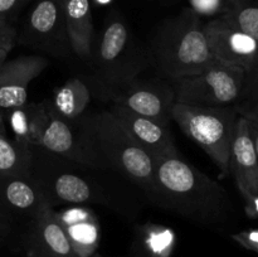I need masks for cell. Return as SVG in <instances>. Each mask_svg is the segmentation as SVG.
Instances as JSON below:
<instances>
[{"mask_svg": "<svg viewBox=\"0 0 258 257\" xmlns=\"http://www.w3.org/2000/svg\"><path fill=\"white\" fill-rule=\"evenodd\" d=\"M10 27H13L12 23H10V20L8 19V18H5V17H3V15H0V32H3V30L9 29Z\"/></svg>", "mask_w": 258, "mask_h": 257, "instance_id": "obj_33", "label": "cell"}, {"mask_svg": "<svg viewBox=\"0 0 258 257\" xmlns=\"http://www.w3.org/2000/svg\"><path fill=\"white\" fill-rule=\"evenodd\" d=\"M229 171L243 199L258 194V160L248 133L247 118L239 115L236 122L229 156Z\"/></svg>", "mask_w": 258, "mask_h": 257, "instance_id": "obj_15", "label": "cell"}, {"mask_svg": "<svg viewBox=\"0 0 258 257\" xmlns=\"http://www.w3.org/2000/svg\"><path fill=\"white\" fill-rule=\"evenodd\" d=\"M47 204L42 188L32 176L0 175V212L9 218L29 219Z\"/></svg>", "mask_w": 258, "mask_h": 257, "instance_id": "obj_14", "label": "cell"}, {"mask_svg": "<svg viewBox=\"0 0 258 257\" xmlns=\"http://www.w3.org/2000/svg\"><path fill=\"white\" fill-rule=\"evenodd\" d=\"M23 247L28 257H78L50 204L28 219Z\"/></svg>", "mask_w": 258, "mask_h": 257, "instance_id": "obj_11", "label": "cell"}, {"mask_svg": "<svg viewBox=\"0 0 258 257\" xmlns=\"http://www.w3.org/2000/svg\"><path fill=\"white\" fill-rule=\"evenodd\" d=\"M0 134H7L5 133V126H4V121H3L2 112H0Z\"/></svg>", "mask_w": 258, "mask_h": 257, "instance_id": "obj_35", "label": "cell"}, {"mask_svg": "<svg viewBox=\"0 0 258 257\" xmlns=\"http://www.w3.org/2000/svg\"><path fill=\"white\" fill-rule=\"evenodd\" d=\"M33 148L0 134V175L30 176Z\"/></svg>", "mask_w": 258, "mask_h": 257, "instance_id": "obj_21", "label": "cell"}, {"mask_svg": "<svg viewBox=\"0 0 258 257\" xmlns=\"http://www.w3.org/2000/svg\"><path fill=\"white\" fill-rule=\"evenodd\" d=\"M247 123H248V133H249V136H251L252 143H253L254 153H256L257 160H258V122L252 120H247Z\"/></svg>", "mask_w": 258, "mask_h": 257, "instance_id": "obj_32", "label": "cell"}, {"mask_svg": "<svg viewBox=\"0 0 258 257\" xmlns=\"http://www.w3.org/2000/svg\"><path fill=\"white\" fill-rule=\"evenodd\" d=\"M236 0H189V9L198 17H222Z\"/></svg>", "mask_w": 258, "mask_h": 257, "instance_id": "obj_24", "label": "cell"}, {"mask_svg": "<svg viewBox=\"0 0 258 257\" xmlns=\"http://www.w3.org/2000/svg\"><path fill=\"white\" fill-rule=\"evenodd\" d=\"M33 0H0V15L12 19Z\"/></svg>", "mask_w": 258, "mask_h": 257, "instance_id": "obj_26", "label": "cell"}, {"mask_svg": "<svg viewBox=\"0 0 258 257\" xmlns=\"http://www.w3.org/2000/svg\"><path fill=\"white\" fill-rule=\"evenodd\" d=\"M239 113L234 106H197L175 102L171 121L201 146L218 166L222 176L229 174V156Z\"/></svg>", "mask_w": 258, "mask_h": 257, "instance_id": "obj_4", "label": "cell"}, {"mask_svg": "<svg viewBox=\"0 0 258 257\" xmlns=\"http://www.w3.org/2000/svg\"><path fill=\"white\" fill-rule=\"evenodd\" d=\"M90 60L95 65L98 88L138 78L149 63L118 15L107 18Z\"/></svg>", "mask_w": 258, "mask_h": 257, "instance_id": "obj_5", "label": "cell"}, {"mask_svg": "<svg viewBox=\"0 0 258 257\" xmlns=\"http://www.w3.org/2000/svg\"><path fill=\"white\" fill-rule=\"evenodd\" d=\"M175 242L173 229L161 224L145 223L136 229L135 249L139 257H170Z\"/></svg>", "mask_w": 258, "mask_h": 257, "instance_id": "obj_20", "label": "cell"}, {"mask_svg": "<svg viewBox=\"0 0 258 257\" xmlns=\"http://www.w3.org/2000/svg\"><path fill=\"white\" fill-rule=\"evenodd\" d=\"M247 73L214 60L201 73L175 80V102L197 106H234L243 97Z\"/></svg>", "mask_w": 258, "mask_h": 257, "instance_id": "obj_6", "label": "cell"}, {"mask_svg": "<svg viewBox=\"0 0 258 257\" xmlns=\"http://www.w3.org/2000/svg\"><path fill=\"white\" fill-rule=\"evenodd\" d=\"M49 65L43 55H19L0 67V112L28 102V87Z\"/></svg>", "mask_w": 258, "mask_h": 257, "instance_id": "obj_13", "label": "cell"}, {"mask_svg": "<svg viewBox=\"0 0 258 257\" xmlns=\"http://www.w3.org/2000/svg\"><path fill=\"white\" fill-rule=\"evenodd\" d=\"M214 59L248 75L258 68V40L218 17L204 24Z\"/></svg>", "mask_w": 258, "mask_h": 257, "instance_id": "obj_10", "label": "cell"}, {"mask_svg": "<svg viewBox=\"0 0 258 257\" xmlns=\"http://www.w3.org/2000/svg\"><path fill=\"white\" fill-rule=\"evenodd\" d=\"M153 199L164 208L203 224L222 221L231 209L223 186L180 156L155 160Z\"/></svg>", "mask_w": 258, "mask_h": 257, "instance_id": "obj_1", "label": "cell"}, {"mask_svg": "<svg viewBox=\"0 0 258 257\" xmlns=\"http://www.w3.org/2000/svg\"><path fill=\"white\" fill-rule=\"evenodd\" d=\"M153 55L159 70L174 81L201 73L216 60L201 17L190 9L159 28L153 40Z\"/></svg>", "mask_w": 258, "mask_h": 257, "instance_id": "obj_3", "label": "cell"}, {"mask_svg": "<svg viewBox=\"0 0 258 257\" xmlns=\"http://www.w3.org/2000/svg\"><path fill=\"white\" fill-rule=\"evenodd\" d=\"M66 2H67V0H62V3H63V4H64V3H66Z\"/></svg>", "mask_w": 258, "mask_h": 257, "instance_id": "obj_38", "label": "cell"}, {"mask_svg": "<svg viewBox=\"0 0 258 257\" xmlns=\"http://www.w3.org/2000/svg\"><path fill=\"white\" fill-rule=\"evenodd\" d=\"M101 3H106V2H108V0H100Z\"/></svg>", "mask_w": 258, "mask_h": 257, "instance_id": "obj_37", "label": "cell"}, {"mask_svg": "<svg viewBox=\"0 0 258 257\" xmlns=\"http://www.w3.org/2000/svg\"><path fill=\"white\" fill-rule=\"evenodd\" d=\"M222 18L258 40V5L248 4L244 0H236Z\"/></svg>", "mask_w": 258, "mask_h": 257, "instance_id": "obj_23", "label": "cell"}, {"mask_svg": "<svg viewBox=\"0 0 258 257\" xmlns=\"http://www.w3.org/2000/svg\"><path fill=\"white\" fill-rule=\"evenodd\" d=\"M236 107L239 115L258 122V101H241Z\"/></svg>", "mask_w": 258, "mask_h": 257, "instance_id": "obj_28", "label": "cell"}, {"mask_svg": "<svg viewBox=\"0 0 258 257\" xmlns=\"http://www.w3.org/2000/svg\"><path fill=\"white\" fill-rule=\"evenodd\" d=\"M44 101L40 103H25L20 107L8 111L9 126L12 128L14 140L25 145H33L38 127L44 115Z\"/></svg>", "mask_w": 258, "mask_h": 257, "instance_id": "obj_22", "label": "cell"}, {"mask_svg": "<svg viewBox=\"0 0 258 257\" xmlns=\"http://www.w3.org/2000/svg\"><path fill=\"white\" fill-rule=\"evenodd\" d=\"M10 48H0V67L3 66V63L7 60L8 58V54L10 53Z\"/></svg>", "mask_w": 258, "mask_h": 257, "instance_id": "obj_34", "label": "cell"}, {"mask_svg": "<svg viewBox=\"0 0 258 257\" xmlns=\"http://www.w3.org/2000/svg\"><path fill=\"white\" fill-rule=\"evenodd\" d=\"M55 214L78 257H91L97 252L101 228L98 217L92 209L73 204L63 211H55Z\"/></svg>", "mask_w": 258, "mask_h": 257, "instance_id": "obj_16", "label": "cell"}, {"mask_svg": "<svg viewBox=\"0 0 258 257\" xmlns=\"http://www.w3.org/2000/svg\"><path fill=\"white\" fill-rule=\"evenodd\" d=\"M232 239L248 251L258 254V228H249L232 234Z\"/></svg>", "mask_w": 258, "mask_h": 257, "instance_id": "obj_25", "label": "cell"}, {"mask_svg": "<svg viewBox=\"0 0 258 257\" xmlns=\"http://www.w3.org/2000/svg\"><path fill=\"white\" fill-rule=\"evenodd\" d=\"M45 111L38 127L33 145L52 155L67 159L80 165L93 169H105L78 121H66L52 112L44 101Z\"/></svg>", "mask_w": 258, "mask_h": 257, "instance_id": "obj_7", "label": "cell"}, {"mask_svg": "<svg viewBox=\"0 0 258 257\" xmlns=\"http://www.w3.org/2000/svg\"><path fill=\"white\" fill-rule=\"evenodd\" d=\"M18 39L17 29L14 27H10L9 29L0 32V48H10L13 49L15 42Z\"/></svg>", "mask_w": 258, "mask_h": 257, "instance_id": "obj_30", "label": "cell"}, {"mask_svg": "<svg viewBox=\"0 0 258 257\" xmlns=\"http://www.w3.org/2000/svg\"><path fill=\"white\" fill-rule=\"evenodd\" d=\"M33 178V176H32ZM42 188L48 203L54 207L58 203L83 204L105 203L106 199L83 176L73 171H53L44 178H33Z\"/></svg>", "mask_w": 258, "mask_h": 257, "instance_id": "obj_17", "label": "cell"}, {"mask_svg": "<svg viewBox=\"0 0 258 257\" xmlns=\"http://www.w3.org/2000/svg\"><path fill=\"white\" fill-rule=\"evenodd\" d=\"M64 18L72 52L82 59H91L93 52V20L90 0H67Z\"/></svg>", "mask_w": 258, "mask_h": 257, "instance_id": "obj_18", "label": "cell"}, {"mask_svg": "<svg viewBox=\"0 0 258 257\" xmlns=\"http://www.w3.org/2000/svg\"><path fill=\"white\" fill-rule=\"evenodd\" d=\"M103 97L141 116L170 125L175 103L174 87L164 82L134 78L120 85L100 88Z\"/></svg>", "mask_w": 258, "mask_h": 257, "instance_id": "obj_9", "label": "cell"}, {"mask_svg": "<svg viewBox=\"0 0 258 257\" xmlns=\"http://www.w3.org/2000/svg\"><path fill=\"white\" fill-rule=\"evenodd\" d=\"M77 121L105 169H115L153 198L155 160L131 138L115 116L106 110Z\"/></svg>", "mask_w": 258, "mask_h": 257, "instance_id": "obj_2", "label": "cell"}, {"mask_svg": "<svg viewBox=\"0 0 258 257\" xmlns=\"http://www.w3.org/2000/svg\"><path fill=\"white\" fill-rule=\"evenodd\" d=\"M91 257H103V256H102V254L98 253V252H96V253L92 254V256H91Z\"/></svg>", "mask_w": 258, "mask_h": 257, "instance_id": "obj_36", "label": "cell"}, {"mask_svg": "<svg viewBox=\"0 0 258 257\" xmlns=\"http://www.w3.org/2000/svg\"><path fill=\"white\" fill-rule=\"evenodd\" d=\"M91 101V90L81 78L73 77L64 85L57 87L48 106L60 118L66 121H77L87 108Z\"/></svg>", "mask_w": 258, "mask_h": 257, "instance_id": "obj_19", "label": "cell"}, {"mask_svg": "<svg viewBox=\"0 0 258 257\" xmlns=\"http://www.w3.org/2000/svg\"><path fill=\"white\" fill-rule=\"evenodd\" d=\"M241 101H258V68L247 75Z\"/></svg>", "mask_w": 258, "mask_h": 257, "instance_id": "obj_27", "label": "cell"}, {"mask_svg": "<svg viewBox=\"0 0 258 257\" xmlns=\"http://www.w3.org/2000/svg\"><path fill=\"white\" fill-rule=\"evenodd\" d=\"M244 212L249 218H258V194L244 199Z\"/></svg>", "mask_w": 258, "mask_h": 257, "instance_id": "obj_31", "label": "cell"}, {"mask_svg": "<svg viewBox=\"0 0 258 257\" xmlns=\"http://www.w3.org/2000/svg\"><path fill=\"white\" fill-rule=\"evenodd\" d=\"M20 43L54 57L71 54L62 0H35L25 19Z\"/></svg>", "mask_w": 258, "mask_h": 257, "instance_id": "obj_8", "label": "cell"}, {"mask_svg": "<svg viewBox=\"0 0 258 257\" xmlns=\"http://www.w3.org/2000/svg\"><path fill=\"white\" fill-rule=\"evenodd\" d=\"M13 219L0 212V243H5L13 233Z\"/></svg>", "mask_w": 258, "mask_h": 257, "instance_id": "obj_29", "label": "cell"}, {"mask_svg": "<svg viewBox=\"0 0 258 257\" xmlns=\"http://www.w3.org/2000/svg\"><path fill=\"white\" fill-rule=\"evenodd\" d=\"M108 111L154 160L180 156L170 125L141 116L118 105H112Z\"/></svg>", "mask_w": 258, "mask_h": 257, "instance_id": "obj_12", "label": "cell"}]
</instances>
